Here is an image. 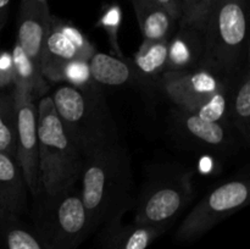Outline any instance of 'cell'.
<instances>
[{
	"mask_svg": "<svg viewBox=\"0 0 250 249\" xmlns=\"http://www.w3.org/2000/svg\"><path fill=\"white\" fill-rule=\"evenodd\" d=\"M80 178L90 233L122 219L134 203L131 156L121 141L88 154Z\"/></svg>",
	"mask_w": 250,
	"mask_h": 249,
	"instance_id": "1",
	"label": "cell"
},
{
	"mask_svg": "<svg viewBox=\"0 0 250 249\" xmlns=\"http://www.w3.org/2000/svg\"><path fill=\"white\" fill-rule=\"evenodd\" d=\"M56 114L83 156L120 141L104 90H82L59 83L50 95Z\"/></svg>",
	"mask_w": 250,
	"mask_h": 249,
	"instance_id": "2",
	"label": "cell"
},
{
	"mask_svg": "<svg viewBox=\"0 0 250 249\" xmlns=\"http://www.w3.org/2000/svg\"><path fill=\"white\" fill-rule=\"evenodd\" d=\"M203 31L202 66L231 77L248 62V0H214Z\"/></svg>",
	"mask_w": 250,
	"mask_h": 249,
	"instance_id": "3",
	"label": "cell"
},
{
	"mask_svg": "<svg viewBox=\"0 0 250 249\" xmlns=\"http://www.w3.org/2000/svg\"><path fill=\"white\" fill-rule=\"evenodd\" d=\"M42 190L54 193L76 185L84 156L63 127L49 94L37 103Z\"/></svg>",
	"mask_w": 250,
	"mask_h": 249,
	"instance_id": "4",
	"label": "cell"
},
{
	"mask_svg": "<svg viewBox=\"0 0 250 249\" xmlns=\"http://www.w3.org/2000/svg\"><path fill=\"white\" fill-rule=\"evenodd\" d=\"M29 225L46 249H78L90 233L87 211L76 185L32 197Z\"/></svg>",
	"mask_w": 250,
	"mask_h": 249,
	"instance_id": "5",
	"label": "cell"
},
{
	"mask_svg": "<svg viewBox=\"0 0 250 249\" xmlns=\"http://www.w3.org/2000/svg\"><path fill=\"white\" fill-rule=\"evenodd\" d=\"M193 197L192 172L168 168L155 173L137 198L133 222L170 227Z\"/></svg>",
	"mask_w": 250,
	"mask_h": 249,
	"instance_id": "6",
	"label": "cell"
},
{
	"mask_svg": "<svg viewBox=\"0 0 250 249\" xmlns=\"http://www.w3.org/2000/svg\"><path fill=\"white\" fill-rule=\"evenodd\" d=\"M250 186L247 178H234L210 190L185 217L176 231L178 242H193L226 217L247 207Z\"/></svg>",
	"mask_w": 250,
	"mask_h": 249,
	"instance_id": "7",
	"label": "cell"
},
{
	"mask_svg": "<svg viewBox=\"0 0 250 249\" xmlns=\"http://www.w3.org/2000/svg\"><path fill=\"white\" fill-rule=\"evenodd\" d=\"M173 137L183 145L205 153L231 155L239 148L241 137L229 122H211L173 106L170 115Z\"/></svg>",
	"mask_w": 250,
	"mask_h": 249,
	"instance_id": "8",
	"label": "cell"
},
{
	"mask_svg": "<svg viewBox=\"0 0 250 249\" xmlns=\"http://www.w3.org/2000/svg\"><path fill=\"white\" fill-rule=\"evenodd\" d=\"M229 77L220 75L205 66L183 71H167L158 78L156 89L160 90L173 106L188 110L208 99L229 84Z\"/></svg>",
	"mask_w": 250,
	"mask_h": 249,
	"instance_id": "9",
	"label": "cell"
},
{
	"mask_svg": "<svg viewBox=\"0 0 250 249\" xmlns=\"http://www.w3.org/2000/svg\"><path fill=\"white\" fill-rule=\"evenodd\" d=\"M12 92L16 104V160L21 166L29 194L36 197L42 190L37 103L19 90Z\"/></svg>",
	"mask_w": 250,
	"mask_h": 249,
	"instance_id": "10",
	"label": "cell"
},
{
	"mask_svg": "<svg viewBox=\"0 0 250 249\" xmlns=\"http://www.w3.org/2000/svg\"><path fill=\"white\" fill-rule=\"evenodd\" d=\"M95 51V46L77 27L51 15L42 53L43 77L67 61H89Z\"/></svg>",
	"mask_w": 250,
	"mask_h": 249,
	"instance_id": "11",
	"label": "cell"
},
{
	"mask_svg": "<svg viewBox=\"0 0 250 249\" xmlns=\"http://www.w3.org/2000/svg\"><path fill=\"white\" fill-rule=\"evenodd\" d=\"M48 2L21 0L17 19L16 43L42 70V53L50 22Z\"/></svg>",
	"mask_w": 250,
	"mask_h": 249,
	"instance_id": "12",
	"label": "cell"
},
{
	"mask_svg": "<svg viewBox=\"0 0 250 249\" xmlns=\"http://www.w3.org/2000/svg\"><path fill=\"white\" fill-rule=\"evenodd\" d=\"M205 39L203 27L178 23L175 33L168 39L165 72L183 71L203 65Z\"/></svg>",
	"mask_w": 250,
	"mask_h": 249,
	"instance_id": "13",
	"label": "cell"
},
{
	"mask_svg": "<svg viewBox=\"0 0 250 249\" xmlns=\"http://www.w3.org/2000/svg\"><path fill=\"white\" fill-rule=\"evenodd\" d=\"M167 228L136 222L125 225L122 219H116L102 227L99 241L103 249H146Z\"/></svg>",
	"mask_w": 250,
	"mask_h": 249,
	"instance_id": "14",
	"label": "cell"
},
{
	"mask_svg": "<svg viewBox=\"0 0 250 249\" xmlns=\"http://www.w3.org/2000/svg\"><path fill=\"white\" fill-rule=\"evenodd\" d=\"M28 195L16 158L0 153V211L22 217L28 212Z\"/></svg>",
	"mask_w": 250,
	"mask_h": 249,
	"instance_id": "15",
	"label": "cell"
},
{
	"mask_svg": "<svg viewBox=\"0 0 250 249\" xmlns=\"http://www.w3.org/2000/svg\"><path fill=\"white\" fill-rule=\"evenodd\" d=\"M227 117L241 139L249 143L250 138V70L249 61L229 80L227 87Z\"/></svg>",
	"mask_w": 250,
	"mask_h": 249,
	"instance_id": "16",
	"label": "cell"
},
{
	"mask_svg": "<svg viewBox=\"0 0 250 249\" xmlns=\"http://www.w3.org/2000/svg\"><path fill=\"white\" fill-rule=\"evenodd\" d=\"M136 12L142 33V44L168 41L175 33L178 22L155 0H129Z\"/></svg>",
	"mask_w": 250,
	"mask_h": 249,
	"instance_id": "17",
	"label": "cell"
},
{
	"mask_svg": "<svg viewBox=\"0 0 250 249\" xmlns=\"http://www.w3.org/2000/svg\"><path fill=\"white\" fill-rule=\"evenodd\" d=\"M89 68L93 80L100 87H124L134 85L137 76L129 58L98 53L89 59Z\"/></svg>",
	"mask_w": 250,
	"mask_h": 249,
	"instance_id": "18",
	"label": "cell"
},
{
	"mask_svg": "<svg viewBox=\"0 0 250 249\" xmlns=\"http://www.w3.org/2000/svg\"><path fill=\"white\" fill-rule=\"evenodd\" d=\"M168 41L141 44L131 60L137 76V83L141 87H154L158 78L165 72L167 59Z\"/></svg>",
	"mask_w": 250,
	"mask_h": 249,
	"instance_id": "19",
	"label": "cell"
},
{
	"mask_svg": "<svg viewBox=\"0 0 250 249\" xmlns=\"http://www.w3.org/2000/svg\"><path fill=\"white\" fill-rule=\"evenodd\" d=\"M11 56L15 71V84L12 89L23 93L34 102L45 95L48 81L43 77L41 68L23 53L16 42Z\"/></svg>",
	"mask_w": 250,
	"mask_h": 249,
	"instance_id": "20",
	"label": "cell"
},
{
	"mask_svg": "<svg viewBox=\"0 0 250 249\" xmlns=\"http://www.w3.org/2000/svg\"><path fill=\"white\" fill-rule=\"evenodd\" d=\"M0 249H46L21 216L0 211Z\"/></svg>",
	"mask_w": 250,
	"mask_h": 249,
	"instance_id": "21",
	"label": "cell"
},
{
	"mask_svg": "<svg viewBox=\"0 0 250 249\" xmlns=\"http://www.w3.org/2000/svg\"><path fill=\"white\" fill-rule=\"evenodd\" d=\"M48 82L66 83L82 90H100V85L93 80L88 60H71L61 63L53 71L44 75Z\"/></svg>",
	"mask_w": 250,
	"mask_h": 249,
	"instance_id": "22",
	"label": "cell"
},
{
	"mask_svg": "<svg viewBox=\"0 0 250 249\" xmlns=\"http://www.w3.org/2000/svg\"><path fill=\"white\" fill-rule=\"evenodd\" d=\"M0 153L16 158V104L12 89L0 90Z\"/></svg>",
	"mask_w": 250,
	"mask_h": 249,
	"instance_id": "23",
	"label": "cell"
},
{
	"mask_svg": "<svg viewBox=\"0 0 250 249\" xmlns=\"http://www.w3.org/2000/svg\"><path fill=\"white\" fill-rule=\"evenodd\" d=\"M227 87L219 90L208 99L193 105L186 111L197 115L198 117L205 121L229 122L227 117Z\"/></svg>",
	"mask_w": 250,
	"mask_h": 249,
	"instance_id": "24",
	"label": "cell"
},
{
	"mask_svg": "<svg viewBox=\"0 0 250 249\" xmlns=\"http://www.w3.org/2000/svg\"><path fill=\"white\" fill-rule=\"evenodd\" d=\"M122 22L121 7L117 4H111L105 6L97 22V27L102 28L106 33L111 50L114 55L124 56L119 44V31Z\"/></svg>",
	"mask_w": 250,
	"mask_h": 249,
	"instance_id": "25",
	"label": "cell"
},
{
	"mask_svg": "<svg viewBox=\"0 0 250 249\" xmlns=\"http://www.w3.org/2000/svg\"><path fill=\"white\" fill-rule=\"evenodd\" d=\"M212 4L214 0H178V7H180L178 23L203 27Z\"/></svg>",
	"mask_w": 250,
	"mask_h": 249,
	"instance_id": "26",
	"label": "cell"
},
{
	"mask_svg": "<svg viewBox=\"0 0 250 249\" xmlns=\"http://www.w3.org/2000/svg\"><path fill=\"white\" fill-rule=\"evenodd\" d=\"M15 84V71L11 53L0 50V90L12 89Z\"/></svg>",
	"mask_w": 250,
	"mask_h": 249,
	"instance_id": "27",
	"label": "cell"
},
{
	"mask_svg": "<svg viewBox=\"0 0 250 249\" xmlns=\"http://www.w3.org/2000/svg\"><path fill=\"white\" fill-rule=\"evenodd\" d=\"M155 1L158 2V4H160L161 6L165 7L176 21L177 22L180 21V7H178V0H155Z\"/></svg>",
	"mask_w": 250,
	"mask_h": 249,
	"instance_id": "28",
	"label": "cell"
},
{
	"mask_svg": "<svg viewBox=\"0 0 250 249\" xmlns=\"http://www.w3.org/2000/svg\"><path fill=\"white\" fill-rule=\"evenodd\" d=\"M10 4H11V0H0V33L9 19Z\"/></svg>",
	"mask_w": 250,
	"mask_h": 249,
	"instance_id": "29",
	"label": "cell"
},
{
	"mask_svg": "<svg viewBox=\"0 0 250 249\" xmlns=\"http://www.w3.org/2000/svg\"><path fill=\"white\" fill-rule=\"evenodd\" d=\"M37 1H41V2H48V0H37Z\"/></svg>",
	"mask_w": 250,
	"mask_h": 249,
	"instance_id": "30",
	"label": "cell"
}]
</instances>
